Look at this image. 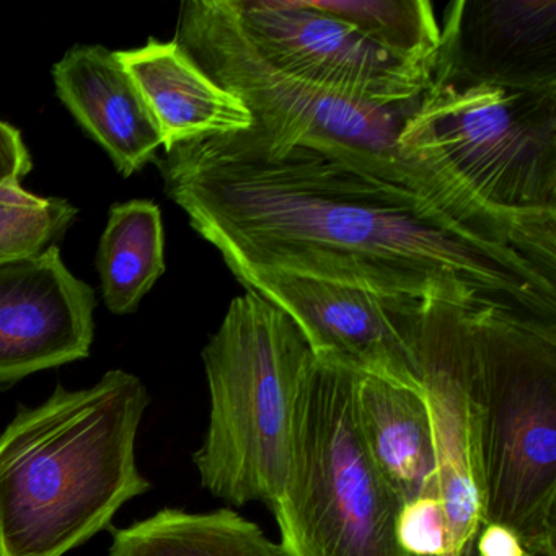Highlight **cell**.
<instances>
[{"label": "cell", "mask_w": 556, "mask_h": 556, "mask_svg": "<svg viewBox=\"0 0 556 556\" xmlns=\"http://www.w3.org/2000/svg\"><path fill=\"white\" fill-rule=\"evenodd\" d=\"M399 148L556 260V90L507 89L432 71Z\"/></svg>", "instance_id": "cell-4"}, {"label": "cell", "mask_w": 556, "mask_h": 556, "mask_svg": "<svg viewBox=\"0 0 556 556\" xmlns=\"http://www.w3.org/2000/svg\"><path fill=\"white\" fill-rule=\"evenodd\" d=\"M144 97L162 136V148L253 126L240 100L214 84L174 40L149 38L144 47L116 51Z\"/></svg>", "instance_id": "cell-14"}, {"label": "cell", "mask_w": 556, "mask_h": 556, "mask_svg": "<svg viewBox=\"0 0 556 556\" xmlns=\"http://www.w3.org/2000/svg\"><path fill=\"white\" fill-rule=\"evenodd\" d=\"M237 279L285 312L318 361L425 395L406 328L409 305L418 299L285 271H252Z\"/></svg>", "instance_id": "cell-10"}, {"label": "cell", "mask_w": 556, "mask_h": 556, "mask_svg": "<svg viewBox=\"0 0 556 556\" xmlns=\"http://www.w3.org/2000/svg\"><path fill=\"white\" fill-rule=\"evenodd\" d=\"M148 405L139 377L110 370L18 409L0 434V556H64L148 493L136 464Z\"/></svg>", "instance_id": "cell-2"}, {"label": "cell", "mask_w": 556, "mask_h": 556, "mask_svg": "<svg viewBox=\"0 0 556 556\" xmlns=\"http://www.w3.org/2000/svg\"><path fill=\"white\" fill-rule=\"evenodd\" d=\"M109 556H288L258 523L236 510L162 509L113 530Z\"/></svg>", "instance_id": "cell-16"}, {"label": "cell", "mask_w": 556, "mask_h": 556, "mask_svg": "<svg viewBox=\"0 0 556 556\" xmlns=\"http://www.w3.org/2000/svg\"><path fill=\"white\" fill-rule=\"evenodd\" d=\"M396 535L406 556H444L445 522L438 493L402 504Z\"/></svg>", "instance_id": "cell-20"}, {"label": "cell", "mask_w": 556, "mask_h": 556, "mask_svg": "<svg viewBox=\"0 0 556 556\" xmlns=\"http://www.w3.org/2000/svg\"><path fill=\"white\" fill-rule=\"evenodd\" d=\"M157 165L236 278L285 271L556 324V268L408 185L256 125L175 144Z\"/></svg>", "instance_id": "cell-1"}, {"label": "cell", "mask_w": 556, "mask_h": 556, "mask_svg": "<svg viewBox=\"0 0 556 556\" xmlns=\"http://www.w3.org/2000/svg\"><path fill=\"white\" fill-rule=\"evenodd\" d=\"M177 47L220 89L242 102L253 125L285 144H301L408 185L464 219L503 226L467 193L421 162L403 157L399 136L419 99L382 106L328 92L273 66L250 43L229 0H188L178 15Z\"/></svg>", "instance_id": "cell-3"}, {"label": "cell", "mask_w": 556, "mask_h": 556, "mask_svg": "<svg viewBox=\"0 0 556 556\" xmlns=\"http://www.w3.org/2000/svg\"><path fill=\"white\" fill-rule=\"evenodd\" d=\"M96 292L60 249L0 260V389L90 354Z\"/></svg>", "instance_id": "cell-11"}, {"label": "cell", "mask_w": 556, "mask_h": 556, "mask_svg": "<svg viewBox=\"0 0 556 556\" xmlns=\"http://www.w3.org/2000/svg\"><path fill=\"white\" fill-rule=\"evenodd\" d=\"M389 53L434 70L441 25L426 0H312Z\"/></svg>", "instance_id": "cell-18"}, {"label": "cell", "mask_w": 556, "mask_h": 556, "mask_svg": "<svg viewBox=\"0 0 556 556\" xmlns=\"http://www.w3.org/2000/svg\"><path fill=\"white\" fill-rule=\"evenodd\" d=\"M53 80L61 102L123 177L155 161L161 131L116 51L77 45L54 64Z\"/></svg>", "instance_id": "cell-13"}, {"label": "cell", "mask_w": 556, "mask_h": 556, "mask_svg": "<svg viewBox=\"0 0 556 556\" xmlns=\"http://www.w3.org/2000/svg\"><path fill=\"white\" fill-rule=\"evenodd\" d=\"M434 71L488 86L556 90V0H457Z\"/></svg>", "instance_id": "cell-12"}, {"label": "cell", "mask_w": 556, "mask_h": 556, "mask_svg": "<svg viewBox=\"0 0 556 556\" xmlns=\"http://www.w3.org/2000/svg\"><path fill=\"white\" fill-rule=\"evenodd\" d=\"M354 413L370 457L402 504L438 493L434 429L425 395L357 374Z\"/></svg>", "instance_id": "cell-15"}, {"label": "cell", "mask_w": 556, "mask_h": 556, "mask_svg": "<svg viewBox=\"0 0 556 556\" xmlns=\"http://www.w3.org/2000/svg\"><path fill=\"white\" fill-rule=\"evenodd\" d=\"M250 43L266 61L338 96L382 106L415 102L431 67L409 63L312 0H229Z\"/></svg>", "instance_id": "cell-9"}, {"label": "cell", "mask_w": 556, "mask_h": 556, "mask_svg": "<svg viewBox=\"0 0 556 556\" xmlns=\"http://www.w3.org/2000/svg\"><path fill=\"white\" fill-rule=\"evenodd\" d=\"M529 556H556V549H533L530 548Z\"/></svg>", "instance_id": "cell-22"}, {"label": "cell", "mask_w": 556, "mask_h": 556, "mask_svg": "<svg viewBox=\"0 0 556 556\" xmlns=\"http://www.w3.org/2000/svg\"><path fill=\"white\" fill-rule=\"evenodd\" d=\"M76 216L66 200L38 197L21 184L0 185V260L54 245Z\"/></svg>", "instance_id": "cell-19"}, {"label": "cell", "mask_w": 556, "mask_h": 556, "mask_svg": "<svg viewBox=\"0 0 556 556\" xmlns=\"http://www.w3.org/2000/svg\"><path fill=\"white\" fill-rule=\"evenodd\" d=\"M356 376L314 356L302 377L285 483L269 504L288 556H406L402 501L357 428Z\"/></svg>", "instance_id": "cell-7"}, {"label": "cell", "mask_w": 556, "mask_h": 556, "mask_svg": "<svg viewBox=\"0 0 556 556\" xmlns=\"http://www.w3.org/2000/svg\"><path fill=\"white\" fill-rule=\"evenodd\" d=\"M475 305L480 304L415 301L406 325L434 429L444 556H471L478 532L486 522L480 406L471 367L470 314Z\"/></svg>", "instance_id": "cell-8"}, {"label": "cell", "mask_w": 556, "mask_h": 556, "mask_svg": "<svg viewBox=\"0 0 556 556\" xmlns=\"http://www.w3.org/2000/svg\"><path fill=\"white\" fill-rule=\"evenodd\" d=\"M31 155L21 131L0 122V185L21 184L30 174Z\"/></svg>", "instance_id": "cell-21"}, {"label": "cell", "mask_w": 556, "mask_h": 556, "mask_svg": "<svg viewBox=\"0 0 556 556\" xmlns=\"http://www.w3.org/2000/svg\"><path fill=\"white\" fill-rule=\"evenodd\" d=\"M314 359L294 321L253 291L233 299L204 346L210 426L193 455L201 484L220 500L271 504L288 470L292 415Z\"/></svg>", "instance_id": "cell-6"}, {"label": "cell", "mask_w": 556, "mask_h": 556, "mask_svg": "<svg viewBox=\"0 0 556 556\" xmlns=\"http://www.w3.org/2000/svg\"><path fill=\"white\" fill-rule=\"evenodd\" d=\"M162 213L148 200L115 204L100 239L97 269L112 314H131L165 271Z\"/></svg>", "instance_id": "cell-17"}, {"label": "cell", "mask_w": 556, "mask_h": 556, "mask_svg": "<svg viewBox=\"0 0 556 556\" xmlns=\"http://www.w3.org/2000/svg\"><path fill=\"white\" fill-rule=\"evenodd\" d=\"M470 337L486 522L556 549V324L480 304Z\"/></svg>", "instance_id": "cell-5"}]
</instances>
